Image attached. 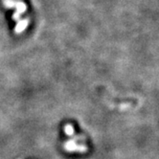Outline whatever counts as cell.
Instances as JSON below:
<instances>
[{
    "instance_id": "3957f363",
    "label": "cell",
    "mask_w": 159,
    "mask_h": 159,
    "mask_svg": "<svg viewBox=\"0 0 159 159\" xmlns=\"http://www.w3.org/2000/svg\"><path fill=\"white\" fill-rule=\"evenodd\" d=\"M28 24H29V19L28 18L19 19L17 21V24H16V28H15V33L16 34H21L27 28Z\"/></svg>"
},
{
    "instance_id": "5b68a950",
    "label": "cell",
    "mask_w": 159,
    "mask_h": 159,
    "mask_svg": "<svg viewBox=\"0 0 159 159\" xmlns=\"http://www.w3.org/2000/svg\"><path fill=\"white\" fill-rule=\"evenodd\" d=\"M3 5L7 8H14L16 6V2L14 0H3Z\"/></svg>"
},
{
    "instance_id": "6da1fadb",
    "label": "cell",
    "mask_w": 159,
    "mask_h": 159,
    "mask_svg": "<svg viewBox=\"0 0 159 159\" xmlns=\"http://www.w3.org/2000/svg\"><path fill=\"white\" fill-rule=\"evenodd\" d=\"M63 149L68 152H80L84 153L87 152V147L85 145L78 144L76 140L70 139L63 143Z\"/></svg>"
},
{
    "instance_id": "277c9868",
    "label": "cell",
    "mask_w": 159,
    "mask_h": 159,
    "mask_svg": "<svg viewBox=\"0 0 159 159\" xmlns=\"http://www.w3.org/2000/svg\"><path fill=\"white\" fill-rule=\"evenodd\" d=\"M64 132L67 136H70V137H73L75 135V130H74V128L72 125L70 124H67L66 126L64 127Z\"/></svg>"
},
{
    "instance_id": "7a4b0ae2",
    "label": "cell",
    "mask_w": 159,
    "mask_h": 159,
    "mask_svg": "<svg viewBox=\"0 0 159 159\" xmlns=\"http://www.w3.org/2000/svg\"><path fill=\"white\" fill-rule=\"evenodd\" d=\"M16 12L13 15V19L16 21H18L20 19V16L26 12V5L23 2H16Z\"/></svg>"
}]
</instances>
